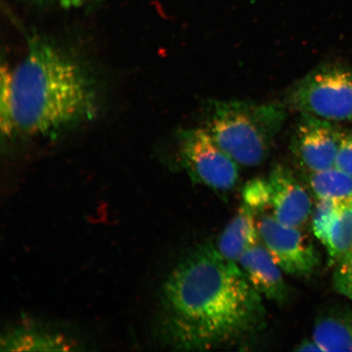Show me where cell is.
Here are the masks:
<instances>
[{
	"label": "cell",
	"mask_w": 352,
	"mask_h": 352,
	"mask_svg": "<svg viewBox=\"0 0 352 352\" xmlns=\"http://www.w3.org/2000/svg\"><path fill=\"white\" fill-rule=\"evenodd\" d=\"M264 318L261 294L241 268L206 243L184 255L167 276L157 336L176 350L208 351L250 336Z\"/></svg>",
	"instance_id": "obj_1"
},
{
	"label": "cell",
	"mask_w": 352,
	"mask_h": 352,
	"mask_svg": "<svg viewBox=\"0 0 352 352\" xmlns=\"http://www.w3.org/2000/svg\"><path fill=\"white\" fill-rule=\"evenodd\" d=\"M3 138L54 139L98 116L100 87L85 61L48 39L29 38L14 68L2 65Z\"/></svg>",
	"instance_id": "obj_2"
},
{
	"label": "cell",
	"mask_w": 352,
	"mask_h": 352,
	"mask_svg": "<svg viewBox=\"0 0 352 352\" xmlns=\"http://www.w3.org/2000/svg\"><path fill=\"white\" fill-rule=\"evenodd\" d=\"M286 116L280 103L210 100L202 127L237 164L256 166L270 155Z\"/></svg>",
	"instance_id": "obj_3"
},
{
	"label": "cell",
	"mask_w": 352,
	"mask_h": 352,
	"mask_svg": "<svg viewBox=\"0 0 352 352\" xmlns=\"http://www.w3.org/2000/svg\"><path fill=\"white\" fill-rule=\"evenodd\" d=\"M290 108L330 122L352 120V69L321 64L298 81L287 96Z\"/></svg>",
	"instance_id": "obj_4"
},
{
	"label": "cell",
	"mask_w": 352,
	"mask_h": 352,
	"mask_svg": "<svg viewBox=\"0 0 352 352\" xmlns=\"http://www.w3.org/2000/svg\"><path fill=\"white\" fill-rule=\"evenodd\" d=\"M180 164L193 182L227 191L239 180V164L220 148L204 127L184 129L178 135Z\"/></svg>",
	"instance_id": "obj_5"
},
{
	"label": "cell",
	"mask_w": 352,
	"mask_h": 352,
	"mask_svg": "<svg viewBox=\"0 0 352 352\" xmlns=\"http://www.w3.org/2000/svg\"><path fill=\"white\" fill-rule=\"evenodd\" d=\"M257 226L263 243L286 274L307 276L318 267L320 254L298 228L285 226L270 214H263Z\"/></svg>",
	"instance_id": "obj_6"
},
{
	"label": "cell",
	"mask_w": 352,
	"mask_h": 352,
	"mask_svg": "<svg viewBox=\"0 0 352 352\" xmlns=\"http://www.w3.org/2000/svg\"><path fill=\"white\" fill-rule=\"evenodd\" d=\"M300 116L290 142L297 164L308 174L336 166L342 130L333 122L308 114Z\"/></svg>",
	"instance_id": "obj_7"
},
{
	"label": "cell",
	"mask_w": 352,
	"mask_h": 352,
	"mask_svg": "<svg viewBox=\"0 0 352 352\" xmlns=\"http://www.w3.org/2000/svg\"><path fill=\"white\" fill-rule=\"evenodd\" d=\"M274 217L285 226L300 227L311 213V199L288 167L276 165L268 178Z\"/></svg>",
	"instance_id": "obj_8"
},
{
	"label": "cell",
	"mask_w": 352,
	"mask_h": 352,
	"mask_svg": "<svg viewBox=\"0 0 352 352\" xmlns=\"http://www.w3.org/2000/svg\"><path fill=\"white\" fill-rule=\"evenodd\" d=\"M239 263L246 279L261 296L278 305L288 300V286L265 245L258 241L242 255Z\"/></svg>",
	"instance_id": "obj_9"
},
{
	"label": "cell",
	"mask_w": 352,
	"mask_h": 352,
	"mask_svg": "<svg viewBox=\"0 0 352 352\" xmlns=\"http://www.w3.org/2000/svg\"><path fill=\"white\" fill-rule=\"evenodd\" d=\"M76 345L65 334L28 320L8 327L0 340L3 351H67Z\"/></svg>",
	"instance_id": "obj_10"
},
{
	"label": "cell",
	"mask_w": 352,
	"mask_h": 352,
	"mask_svg": "<svg viewBox=\"0 0 352 352\" xmlns=\"http://www.w3.org/2000/svg\"><path fill=\"white\" fill-rule=\"evenodd\" d=\"M312 340L321 351H352V310L336 307L316 319Z\"/></svg>",
	"instance_id": "obj_11"
},
{
	"label": "cell",
	"mask_w": 352,
	"mask_h": 352,
	"mask_svg": "<svg viewBox=\"0 0 352 352\" xmlns=\"http://www.w3.org/2000/svg\"><path fill=\"white\" fill-rule=\"evenodd\" d=\"M258 236L255 213L243 204L220 236L217 250L228 261L237 263L257 243Z\"/></svg>",
	"instance_id": "obj_12"
},
{
	"label": "cell",
	"mask_w": 352,
	"mask_h": 352,
	"mask_svg": "<svg viewBox=\"0 0 352 352\" xmlns=\"http://www.w3.org/2000/svg\"><path fill=\"white\" fill-rule=\"evenodd\" d=\"M336 201V211L324 245L331 261L338 263L352 250V195Z\"/></svg>",
	"instance_id": "obj_13"
},
{
	"label": "cell",
	"mask_w": 352,
	"mask_h": 352,
	"mask_svg": "<svg viewBox=\"0 0 352 352\" xmlns=\"http://www.w3.org/2000/svg\"><path fill=\"white\" fill-rule=\"evenodd\" d=\"M308 184L318 200L340 201L352 195V177L334 166L308 174Z\"/></svg>",
	"instance_id": "obj_14"
},
{
	"label": "cell",
	"mask_w": 352,
	"mask_h": 352,
	"mask_svg": "<svg viewBox=\"0 0 352 352\" xmlns=\"http://www.w3.org/2000/svg\"><path fill=\"white\" fill-rule=\"evenodd\" d=\"M244 205L255 214L271 206V192L268 180L255 179L246 184L242 192Z\"/></svg>",
	"instance_id": "obj_15"
},
{
	"label": "cell",
	"mask_w": 352,
	"mask_h": 352,
	"mask_svg": "<svg viewBox=\"0 0 352 352\" xmlns=\"http://www.w3.org/2000/svg\"><path fill=\"white\" fill-rule=\"evenodd\" d=\"M336 208V201L318 200L312 214V230L323 245L327 242Z\"/></svg>",
	"instance_id": "obj_16"
},
{
	"label": "cell",
	"mask_w": 352,
	"mask_h": 352,
	"mask_svg": "<svg viewBox=\"0 0 352 352\" xmlns=\"http://www.w3.org/2000/svg\"><path fill=\"white\" fill-rule=\"evenodd\" d=\"M336 263L333 276V287L352 302V250Z\"/></svg>",
	"instance_id": "obj_17"
},
{
	"label": "cell",
	"mask_w": 352,
	"mask_h": 352,
	"mask_svg": "<svg viewBox=\"0 0 352 352\" xmlns=\"http://www.w3.org/2000/svg\"><path fill=\"white\" fill-rule=\"evenodd\" d=\"M336 167L352 177V131L341 132Z\"/></svg>",
	"instance_id": "obj_18"
},
{
	"label": "cell",
	"mask_w": 352,
	"mask_h": 352,
	"mask_svg": "<svg viewBox=\"0 0 352 352\" xmlns=\"http://www.w3.org/2000/svg\"><path fill=\"white\" fill-rule=\"evenodd\" d=\"M298 351H321L318 344L312 340H305L299 344L296 349Z\"/></svg>",
	"instance_id": "obj_19"
}]
</instances>
